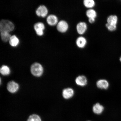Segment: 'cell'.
Wrapping results in <instances>:
<instances>
[{"label":"cell","instance_id":"6da1fadb","mask_svg":"<svg viewBox=\"0 0 121 121\" xmlns=\"http://www.w3.org/2000/svg\"><path fill=\"white\" fill-rule=\"evenodd\" d=\"M14 25L13 22L7 19H2L0 22V32H9L14 29Z\"/></svg>","mask_w":121,"mask_h":121},{"label":"cell","instance_id":"7a4b0ae2","mask_svg":"<svg viewBox=\"0 0 121 121\" xmlns=\"http://www.w3.org/2000/svg\"><path fill=\"white\" fill-rule=\"evenodd\" d=\"M106 26L110 31H114L117 29L118 17L115 15H111L108 17L107 20Z\"/></svg>","mask_w":121,"mask_h":121},{"label":"cell","instance_id":"3957f363","mask_svg":"<svg viewBox=\"0 0 121 121\" xmlns=\"http://www.w3.org/2000/svg\"><path fill=\"white\" fill-rule=\"evenodd\" d=\"M31 73L35 76L39 77L41 76L43 72V69L40 63H35L33 64L31 67Z\"/></svg>","mask_w":121,"mask_h":121},{"label":"cell","instance_id":"277c9868","mask_svg":"<svg viewBox=\"0 0 121 121\" xmlns=\"http://www.w3.org/2000/svg\"><path fill=\"white\" fill-rule=\"evenodd\" d=\"M69 28V25L68 23L64 20L60 21L57 24V29L58 31L61 33L66 32Z\"/></svg>","mask_w":121,"mask_h":121},{"label":"cell","instance_id":"5b68a950","mask_svg":"<svg viewBox=\"0 0 121 121\" xmlns=\"http://www.w3.org/2000/svg\"><path fill=\"white\" fill-rule=\"evenodd\" d=\"M34 27L38 35L41 36L43 34V30L44 29L45 26L43 22H38L34 24Z\"/></svg>","mask_w":121,"mask_h":121},{"label":"cell","instance_id":"8992f818","mask_svg":"<svg viewBox=\"0 0 121 121\" xmlns=\"http://www.w3.org/2000/svg\"><path fill=\"white\" fill-rule=\"evenodd\" d=\"M48 10L45 6L41 5L39 6L36 10V14L38 16L45 17L48 14Z\"/></svg>","mask_w":121,"mask_h":121},{"label":"cell","instance_id":"52a82bcc","mask_svg":"<svg viewBox=\"0 0 121 121\" xmlns=\"http://www.w3.org/2000/svg\"><path fill=\"white\" fill-rule=\"evenodd\" d=\"M77 32L80 35L84 34L87 29V25L86 22H80L77 24L76 26Z\"/></svg>","mask_w":121,"mask_h":121},{"label":"cell","instance_id":"ba28073f","mask_svg":"<svg viewBox=\"0 0 121 121\" xmlns=\"http://www.w3.org/2000/svg\"><path fill=\"white\" fill-rule=\"evenodd\" d=\"M19 88L18 84L13 81L9 82L7 84L8 90L11 93H14L17 91Z\"/></svg>","mask_w":121,"mask_h":121},{"label":"cell","instance_id":"9c48e42d","mask_svg":"<svg viewBox=\"0 0 121 121\" xmlns=\"http://www.w3.org/2000/svg\"><path fill=\"white\" fill-rule=\"evenodd\" d=\"M62 95L65 99H70L73 96L74 91L73 89L70 88L65 89L63 91Z\"/></svg>","mask_w":121,"mask_h":121},{"label":"cell","instance_id":"30bf717a","mask_svg":"<svg viewBox=\"0 0 121 121\" xmlns=\"http://www.w3.org/2000/svg\"><path fill=\"white\" fill-rule=\"evenodd\" d=\"M75 82L77 85L81 86H84L87 84V78L84 75H80L77 77Z\"/></svg>","mask_w":121,"mask_h":121},{"label":"cell","instance_id":"8fae6325","mask_svg":"<svg viewBox=\"0 0 121 121\" xmlns=\"http://www.w3.org/2000/svg\"><path fill=\"white\" fill-rule=\"evenodd\" d=\"M58 19L57 17L54 14H50L47 18V21L49 25L53 26L58 23Z\"/></svg>","mask_w":121,"mask_h":121},{"label":"cell","instance_id":"7c38bea8","mask_svg":"<svg viewBox=\"0 0 121 121\" xmlns=\"http://www.w3.org/2000/svg\"><path fill=\"white\" fill-rule=\"evenodd\" d=\"M76 43L78 48H83L86 46L87 44V41L85 38L81 36L77 38Z\"/></svg>","mask_w":121,"mask_h":121},{"label":"cell","instance_id":"4fadbf2b","mask_svg":"<svg viewBox=\"0 0 121 121\" xmlns=\"http://www.w3.org/2000/svg\"><path fill=\"white\" fill-rule=\"evenodd\" d=\"M96 85L98 88L106 90L108 89L109 84L107 80L101 79L98 81L96 83Z\"/></svg>","mask_w":121,"mask_h":121},{"label":"cell","instance_id":"5bb4252c","mask_svg":"<svg viewBox=\"0 0 121 121\" xmlns=\"http://www.w3.org/2000/svg\"><path fill=\"white\" fill-rule=\"evenodd\" d=\"M104 109L103 106L99 103L95 104L93 106V112L96 114H100L102 113Z\"/></svg>","mask_w":121,"mask_h":121},{"label":"cell","instance_id":"9a60e30c","mask_svg":"<svg viewBox=\"0 0 121 121\" xmlns=\"http://www.w3.org/2000/svg\"><path fill=\"white\" fill-rule=\"evenodd\" d=\"M10 44L12 46L15 47L19 43V40L18 38L15 35L11 36L9 40Z\"/></svg>","mask_w":121,"mask_h":121},{"label":"cell","instance_id":"2e32d148","mask_svg":"<svg viewBox=\"0 0 121 121\" xmlns=\"http://www.w3.org/2000/svg\"><path fill=\"white\" fill-rule=\"evenodd\" d=\"M83 4L86 7L91 9L95 6V3L93 0H84L83 1Z\"/></svg>","mask_w":121,"mask_h":121},{"label":"cell","instance_id":"e0dca14e","mask_svg":"<svg viewBox=\"0 0 121 121\" xmlns=\"http://www.w3.org/2000/svg\"><path fill=\"white\" fill-rule=\"evenodd\" d=\"M86 15L89 18H95L97 16L96 12L94 10L92 9H89L86 12Z\"/></svg>","mask_w":121,"mask_h":121},{"label":"cell","instance_id":"ac0fdd59","mask_svg":"<svg viewBox=\"0 0 121 121\" xmlns=\"http://www.w3.org/2000/svg\"><path fill=\"white\" fill-rule=\"evenodd\" d=\"M0 71L1 73L4 75H8L10 73L9 68L7 66L4 65L1 66Z\"/></svg>","mask_w":121,"mask_h":121},{"label":"cell","instance_id":"d6986e66","mask_svg":"<svg viewBox=\"0 0 121 121\" xmlns=\"http://www.w3.org/2000/svg\"><path fill=\"white\" fill-rule=\"evenodd\" d=\"M0 34L1 39L4 42L9 40L11 36L9 32H0Z\"/></svg>","mask_w":121,"mask_h":121},{"label":"cell","instance_id":"ffe728a7","mask_svg":"<svg viewBox=\"0 0 121 121\" xmlns=\"http://www.w3.org/2000/svg\"><path fill=\"white\" fill-rule=\"evenodd\" d=\"M27 121H42L41 118L38 115L34 114L29 116Z\"/></svg>","mask_w":121,"mask_h":121},{"label":"cell","instance_id":"44dd1931","mask_svg":"<svg viewBox=\"0 0 121 121\" xmlns=\"http://www.w3.org/2000/svg\"><path fill=\"white\" fill-rule=\"evenodd\" d=\"M95 18H89V22L91 23H93L95 22Z\"/></svg>","mask_w":121,"mask_h":121},{"label":"cell","instance_id":"7402d4cb","mask_svg":"<svg viewBox=\"0 0 121 121\" xmlns=\"http://www.w3.org/2000/svg\"><path fill=\"white\" fill-rule=\"evenodd\" d=\"M120 60L121 62V57H120Z\"/></svg>","mask_w":121,"mask_h":121},{"label":"cell","instance_id":"603a6c76","mask_svg":"<svg viewBox=\"0 0 121 121\" xmlns=\"http://www.w3.org/2000/svg\"></svg>","mask_w":121,"mask_h":121}]
</instances>
